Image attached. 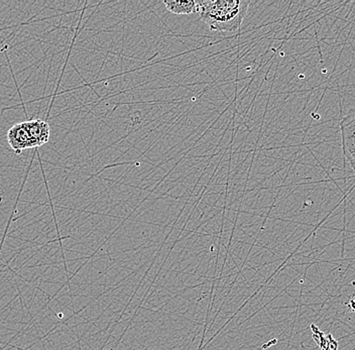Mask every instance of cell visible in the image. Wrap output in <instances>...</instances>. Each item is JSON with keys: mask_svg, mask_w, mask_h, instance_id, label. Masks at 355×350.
I'll list each match as a JSON object with an SVG mask.
<instances>
[{"mask_svg": "<svg viewBox=\"0 0 355 350\" xmlns=\"http://www.w3.org/2000/svg\"><path fill=\"white\" fill-rule=\"evenodd\" d=\"M250 0H209L199 1L201 19L213 32H236L243 24Z\"/></svg>", "mask_w": 355, "mask_h": 350, "instance_id": "cell-1", "label": "cell"}, {"mask_svg": "<svg viewBox=\"0 0 355 350\" xmlns=\"http://www.w3.org/2000/svg\"><path fill=\"white\" fill-rule=\"evenodd\" d=\"M343 154L355 174V107L352 108L340 123Z\"/></svg>", "mask_w": 355, "mask_h": 350, "instance_id": "cell-2", "label": "cell"}, {"mask_svg": "<svg viewBox=\"0 0 355 350\" xmlns=\"http://www.w3.org/2000/svg\"><path fill=\"white\" fill-rule=\"evenodd\" d=\"M8 141L15 155H21L24 150L35 148L28 121L13 125L8 130Z\"/></svg>", "mask_w": 355, "mask_h": 350, "instance_id": "cell-3", "label": "cell"}, {"mask_svg": "<svg viewBox=\"0 0 355 350\" xmlns=\"http://www.w3.org/2000/svg\"><path fill=\"white\" fill-rule=\"evenodd\" d=\"M35 148L41 147L50 139L51 130L48 123L41 119L28 121Z\"/></svg>", "mask_w": 355, "mask_h": 350, "instance_id": "cell-4", "label": "cell"}, {"mask_svg": "<svg viewBox=\"0 0 355 350\" xmlns=\"http://www.w3.org/2000/svg\"><path fill=\"white\" fill-rule=\"evenodd\" d=\"M164 4L168 12L175 15H192V13L199 12L200 10L199 1H194V0H188V1L165 0Z\"/></svg>", "mask_w": 355, "mask_h": 350, "instance_id": "cell-5", "label": "cell"}, {"mask_svg": "<svg viewBox=\"0 0 355 350\" xmlns=\"http://www.w3.org/2000/svg\"><path fill=\"white\" fill-rule=\"evenodd\" d=\"M349 307L350 309H352V311L354 312L355 313V298L352 299V300H350Z\"/></svg>", "mask_w": 355, "mask_h": 350, "instance_id": "cell-6", "label": "cell"}]
</instances>
